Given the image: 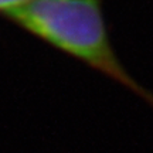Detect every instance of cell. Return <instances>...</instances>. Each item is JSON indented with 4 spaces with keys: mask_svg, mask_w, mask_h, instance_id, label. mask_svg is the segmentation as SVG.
Here are the masks:
<instances>
[{
    "mask_svg": "<svg viewBox=\"0 0 153 153\" xmlns=\"http://www.w3.org/2000/svg\"><path fill=\"white\" fill-rule=\"evenodd\" d=\"M23 30L92 67L153 104L115 53L99 0H34L4 13Z\"/></svg>",
    "mask_w": 153,
    "mask_h": 153,
    "instance_id": "cell-1",
    "label": "cell"
},
{
    "mask_svg": "<svg viewBox=\"0 0 153 153\" xmlns=\"http://www.w3.org/2000/svg\"><path fill=\"white\" fill-rule=\"evenodd\" d=\"M34 0H0V11L1 13H7L10 10H14L17 7H22V6L31 3Z\"/></svg>",
    "mask_w": 153,
    "mask_h": 153,
    "instance_id": "cell-2",
    "label": "cell"
}]
</instances>
